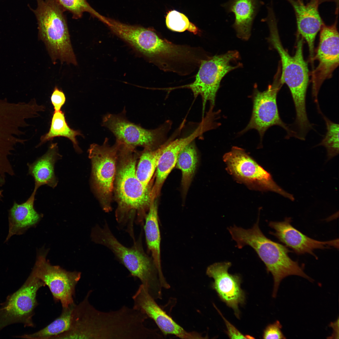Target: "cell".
I'll return each mask as SVG.
<instances>
[{
	"label": "cell",
	"instance_id": "obj_1",
	"mask_svg": "<svg viewBox=\"0 0 339 339\" xmlns=\"http://www.w3.org/2000/svg\"><path fill=\"white\" fill-rule=\"evenodd\" d=\"M135 149L120 143L115 180L118 204L116 217L120 225L144 223L151 202L152 186H144L136 174Z\"/></svg>",
	"mask_w": 339,
	"mask_h": 339
},
{
	"label": "cell",
	"instance_id": "obj_2",
	"mask_svg": "<svg viewBox=\"0 0 339 339\" xmlns=\"http://www.w3.org/2000/svg\"><path fill=\"white\" fill-rule=\"evenodd\" d=\"M92 240L109 249L128 270L131 276L138 278L149 294L155 300L162 298V289L170 286L159 272L152 257L144 250L141 239L127 247L114 235L105 221L103 226L96 224L92 229Z\"/></svg>",
	"mask_w": 339,
	"mask_h": 339
},
{
	"label": "cell",
	"instance_id": "obj_3",
	"mask_svg": "<svg viewBox=\"0 0 339 339\" xmlns=\"http://www.w3.org/2000/svg\"><path fill=\"white\" fill-rule=\"evenodd\" d=\"M259 223L258 218L251 229H245L234 225L228 229L237 243L236 246L241 249L248 245L252 248L265 264L267 271L272 274L274 280L272 297L276 296L281 281L288 276L297 275L310 280L298 262L289 257L288 253L290 251L266 237L260 230Z\"/></svg>",
	"mask_w": 339,
	"mask_h": 339
},
{
	"label": "cell",
	"instance_id": "obj_4",
	"mask_svg": "<svg viewBox=\"0 0 339 339\" xmlns=\"http://www.w3.org/2000/svg\"><path fill=\"white\" fill-rule=\"evenodd\" d=\"M270 35L268 40L278 53L282 65L280 80L288 87L295 106L296 117L295 123L302 126L309 122L306 107V96L309 81V70L303 52V38L297 35L295 53L290 56L281 43L276 19L270 17L266 21Z\"/></svg>",
	"mask_w": 339,
	"mask_h": 339
},
{
	"label": "cell",
	"instance_id": "obj_5",
	"mask_svg": "<svg viewBox=\"0 0 339 339\" xmlns=\"http://www.w3.org/2000/svg\"><path fill=\"white\" fill-rule=\"evenodd\" d=\"M37 7L31 9L36 17L38 37L44 43L54 63L77 65L71 43L64 11L54 0H36Z\"/></svg>",
	"mask_w": 339,
	"mask_h": 339
},
{
	"label": "cell",
	"instance_id": "obj_6",
	"mask_svg": "<svg viewBox=\"0 0 339 339\" xmlns=\"http://www.w3.org/2000/svg\"><path fill=\"white\" fill-rule=\"evenodd\" d=\"M240 55L236 50L229 51L220 55L208 57L201 61L195 79L192 83L180 87L190 89L196 98L201 95L203 111L207 101L211 110L215 104L217 92L222 78L231 71L241 67Z\"/></svg>",
	"mask_w": 339,
	"mask_h": 339
},
{
	"label": "cell",
	"instance_id": "obj_7",
	"mask_svg": "<svg viewBox=\"0 0 339 339\" xmlns=\"http://www.w3.org/2000/svg\"><path fill=\"white\" fill-rule=\"evenodd\" d=\"M119 147L118 142L116 141L115 144L110 146L108 138H105L102 145L93 143L88 150L91 163L93 187L106 212L112 209L111 199Z\"/></svg>",
	"mask_w": 339,
	"mask_h": 339
},
{
	"label": "cell",
	"instance_id": "obj_8",
	"mask_svg": "<svg viewBox=\"0 0 339 339\" xmlns=\"http://www.w3.org/2000/svg\"><path fill=\"white\" fill-rule=\"evenodd\" d=\"M229 173L238 182L249 188L271 191L293 201V196L274 180L270 174L259 165L243 149L233 146L223 156Z\"/></svg>",
	"mask_w": 339,
	"mask_h": 339
},
{
	"label": "cell",
	"instance_id": "obj_9",
	"mask_svg": "<svg viewBox=\"0 0 339 339\" xmlns=\"http://www.w3.org/2000/svg\"><path fill=\"white\" fill-rule=\"evenodd\" d=\"M272 83L267 89L260 92L255 88L252 94L253 110L250 121L239 134L252 129L257 130L262 141L266 131L273 126H279L287 133V138L295 136V133L280 117L277 102L278 93L283 84L280 80V71L278 68Z\"/></svg>",
	"mask_w": 339,
	"mask_h": 339
},
{
	"label": "cell",
	"instance_id": "obj_10",
	"mask_svg": "<svg viewBox=\"0 0 339 339\" xmlns=\"http://www.w3.org/2000/svg\"><path fill=\"white\" fill-rule=\"evenodd\" d=\"M45 283L32 271L23 286L7 299L0 309V330L12 323L20 322L33 327L32 318L38 303L37 291Z\"/></svg>",
	"mask_w": 339,
	"mask_h": 339
},
{
	"label": "cell",
	"instance_id": "obj_11",
	"mask_svg": "<svg viewBox=\"0 0 339 339\" xmlns=\"http://www.w3.org/2000/svg\"><path fill=\"white\" fill-rule=\"evenodd\" d=\"M46 253L38 254L32 271L49 288L55 302H60L62 309L75 304L73 297L81 273L66 270L51 265L46 259Z\"/></svg>",
	"mask_w": 339,
	"mask_h": 339
},
{
	"label": "cell",
	"instance_id": "obj_12",
	"mask_svg": "<svg viewBox=\"0 0 339 339\" xmlns=\"http://www.w3.org/2000/svg\"><path fill=\"white\" fill-rule=\"evenodd\" d=\"M337 19L331 25L324 23L320 30V41L314 60L319 64L311 73L312 94L315 102L318 104L317 96L320 87L326 79L331 77L339 64V34Z\"/></svg>",
	"mask_w": 339,
	"mask_h": 339
},
{
	"label": "cell",
	"instance_id": "obj_13",
	"mask_svg": "<svg viewBox=\"0 0 339 339\" xmlns=\"http://www.w3.org/2000/svg\"><path fill=\"white\" fill-rule=\"evenodd\" d=\"M125 108L117 114H107L103 118L102 126L108 129L116 140L133 149L140 146L153 149L161 138V128L148 130L129 121L126 116Z\"/></svg>",
	"mask_w": 339,
	"mask_h": 339
},
{
	"label": "cell",
	"instance_id": "obj_14",
	"mask_svg": "<svg viewBox=\"0 0 339 339\" xmlns=\"http://www.w3.org/2000/svg\"><path fill=\"white\" fill-rule=\"evenodd\" d=\"M133 307L152 319L165 335H174L182 339H203L201 333L188 332L176 323L158 304L142 284L132 295Z\"/></svg>",
	"mask_w": 339,
	"mask_h": 339
},
{
	"label": "cell",
	"instance_id": "obj_15",
	"mask_svg": "<svg viewBox=\"0 0 339 339\" xmlns=\"http://www.w3.org/2000/svg\"><path fill=\"white\" fill-rule=\"evenodd\" d=\"M231 265V262L228 261L215 263L207 267L206 274L214 279L213 288L221 300L233 309L236 317L239 318V305L244 304L245 296L240 288V277L228 272Z\"/></svg>",
	"mask_w": 339,
	"mask_h": 339
},
{
	"label": "cell",
	"instance_id": "obj_16",
	"mask_svg": "<svg viewBox=\"0 0 339 339\" xmlns=\"http://www.w3.org/2000/svg\"><path fill=\"white\" fill-rule=\"evenodd\" d=\"M291 218H286L282 222L271 221L269 226L275 232L270 234L275 236L281 242L292 249L297 254L308 253L317 256L313 252L315 249H323L330 246L338 248L339 239L321 241L311 238L293 227L290 223Z\"/></svg>",
	"mask_w": 339,
	"mask_h": 339
},
{
	"label": "cell",
	"instance_id": "obj_17",
	"mask_svg": "<svg viewBox=\"0 0 339 339\" xmlns=\"http://www.w3.org/2000/svg\"><path fill=\"white\" fill-rule=\"evenodd\" d=\"M103 23L138 53L149 60L151 58L159 36L153 30L106 17Z\"/></svg>",
	"mask_w": 339,
	"mask_h": 339
},
{
	"label": "cell",
	"instance_id": "obj_18",
	"mask_svg": "<svg viewBox=\"0 0 339 339\" xmlns=\"http://www.w3.org/2000/svg\"><path fill=\"white\" fill-rule=\"evenodd\" d=\"M295 12L297 34L306 41L313 66L315 56L314 43L316 36L324 22L319 14L318 0H310L305 4L303 0H286Z\"/></svg>",
	"mask_w": 339,
	"mask_h": 339
},
{
	"label": "cell",
	"instance_id": "obj_19",
	"mask_svg": "<svg viewBox=\"0 0 339 339\" xmlns=\"http://www.w3.org/2000/svg\"><path fill=\"white\" fill-rule=\"evenodd\" d=\"M206 130L202 123L191 134L177 139L163 145V150L156 170L155 180L152 187L151 198L154 200L159 195L167 176L175 166L179 154L187 145L201 135Z\"/></svg>",
	"mask_w": 339,
	"mask_h": 339
},
{
	"label": "cell",
	"instance_id": "obj_20",
	"mask_svg": "<svg viewBox=\"0 0 339 339\" xmlns=\"http://www.w3.org/2000/svg\"><path fill=\"white\" fill-rule=\"evenodd\" d=\"M34 190L28 199L24 202L18 204L15 202L10 209L8 217L9 230L5 242L14 235L24 234L29 229L36 226L42 215L38 213L34 208Z\"/></svg>",
	"mask_w": 339,
	"mask_h": 339
},
{
	"label": "cell",
	"instance_id": "obj_21",
	"mask_svg": "<svg viewBox=\"0 0 339 339\" xmlns=\"http://www.w3.org/2000/svg\"><path fill=\"white\" fill-rule=\"evenodd\" d=\"M62 157L57 143H51L45 153L29 165V173L35 180L34 189L37 190L45 185L53 188L57 186L58 180L55 175L54 166L56 161Z\"/></svg>",
	"mask_w": 339,
	"mask_h": 339
},
{
	"label": "cell",
	"instance_id": "obj_22",
	"mask_svg": "<svg viewBox=\"0 0 339 339\" xmlns=\"http://www.w3.org/2000/svg\"><path fill=\"white\" fill-rule=\"evenodd\" d=\"M259 5L258 0H230L224 4L227 11L235 15L233 27L239 38L248 40L250 38Z\"/></svg>",
	"mask_w": 339,
	"mask_h": 339
},
{
	"label": "cell",
	"instance_id": "obj_23",
	"mask_svg": "<svg viewBox=\"0 0 339 339\" xmlns=\"http://www.w3.org/2000/svg\"><path fill=\"white\" fill-rule=\"evenodd\" d=\"M144 229L148 249L159 272L163 275L161 257V236L158 206L156 199L152 201L144 220Z\"/></svg>",
	"mask_w": 339,
	"mask_h": 339
},
{
	"label": "cell",
	"instance_id": "obj_24",
	"mask_svg": "<svg viewBox=\"0 0 339 339\" xmlns=\"http://www.w3.org/2000/svg\"><path fill=\"white\" fill-rule=\"evenodd\" d=\"M80 136L84 137L81 132L78 130L71 128L68 124L64 113L61 110L54 111L51 118L49 131L42 136L40 143L37 147L40 146L46 142L52 140L56 137H64L69 139L72 143L73 147L78 153H81L82 150L79 147L76 137Z\"/></svg>",
	"mask_w": 339,
	"mask_h": 339
},
{
	"label": "cell",
	"instance_id": "obj_25",
	"mask_svg": "<svg viewBox=\"0 0 339 339\" xmlns=\"http://www.w3.org/2000/svg\"><path fill=\"white\" fill-rule=\"evenodd\" d=\"M198 163L196 147L191 142L180 153L175 166L182 173L181 186L183 193L187 191L195 174Z\"/></svg>",
	"mask_w": 339,
	"mask_h": 339
},
{
	"label": "cell",
	"instance_id": "obj_26",
	"mask_svg": "<svg viewBox=\"0 0 339 339\" xmlns=\"http://www.w3.org/2000/svg\"><path fill=\"white\" fill-rule=\"evenodd\" d=\"M162 150L163 145L153 149H144L141 153L136 174L138 180L145 187L150 184Z\"/></svg>",
	"mask_w": 339,
	"mask_h": 339
},
{
	"label": "cell",
	"instance_id": "obj_27",
	"mask_svg": "<svg viewBox=\"0 0 339 339\" xmlns=\"http://www.w3.org/2000/svg\"><path fill=\"white\" fill-rule=\"evenodd\" d=\"M74 304L68 308L62 309L60 315L44 328L32 334L24 335L20 337L28 339H53L65 332L69 328L71 314Z\"/></svg>",
	"mask_w": 339,
	"mask_h": 339
},
{
	"label": "cell",
	"instance_id": "obj_28",
	"mask_svg": "<svg viewBox=\"0 0 339 339\" xmlns=\"http://www.w3.org/2000/svg\"><path fill=\"white\" fill-rule=\"evenodd\" d=\"M326 126V132L317 146H324L327 152V161L339 153V125L333 122L322 114Z\"/></svg>",
	"mask_w": 339,
	"mask_h": 339
},
{
	"label": "cell",
	"instance_id": "obj_29",
	"mask_svg": "<svg viewBox=\"0 0 339 339\" xmlns=\"http://www.w3.org/2000/svg\"><path fill=\"white\" fill-rule=\"evenodd\" d=\"M65 11L70 12L75 19L80 18L84 12H88L102 21L103 16L94 9L86 0H54Z\"/></svg>",
	"mask_w": 339,
	"mask_h": 339
},
{
	"label": "cell",
	"instance_id": "obj_30",
	"mask_svg": "<svg viewBox=\"0 0 339 339\" xmlns=\"http://www.w3.org/2000/svg\"><path fill=\"white\" fill-rule=\"evenodd\" d=\"M166 24L167 28L173 31L183 32L187 30L195 35L199 33L198 28L190 22L186 16L175 10L168 13L166 17Z\"/></svg>",
	"mask_w": 339,
	"mask_h": 339
},
{
	"label": "cell",
	"instance_id": "obj_31",
	"mask_svg": "<svg viewBox=\"0 0 339 339\" xmlns=\"http://www.w3.org/2000/svg\"><path fill=\"white\" fill-rule=\"evenodd\" d=\"M282 326L279 321L267 326L264 330L263 335L264 339H285L282 332Z\"/></svg>",
	"mask_w": 339,
	"mask_h": 339
},
{
	"label": "cell",
	"instance_id": "obj_32",
	"mask_svg": "<svg viewBox=\"0 0 339 339\" xmlns=\"http://www.w3.org/2000/svg\"><path fill=\"white\" fill-rule=\"evenodd\" d=\"M51 100L54 110L59 111L65 104L66 98L63 91L56 86L51 94Z\"/></svg>",
	"mask_w": 339,
	"mask_h": 339
},
{
	"label": "cell",
	"instance_id": "obj_33",
	"mask_svg": "<svg viewBox=\"0 0 339 339\" xmlns=\"http://www.w3.org/2000/svg\"><path fill=\"white\" fill-rule=\"evenodd\" d=\"M218 312L223 319L226 325L227 331V334L229 337L231 339H248L253 338L254 337L249 335L244 336L235 327L231 324L222 315L220 311L216 308Z\"/></svg>",
	"mask_w": 339,
	"mask_h": 339
},
{
	"label": "cell",
	"instance_id": "obj_34",
	"mask_svg": "<svg viewBox=\"0 0 339 339\" xmlns=\"http://www.w3.org/2000/svg\"><path fill=\"white\" fill-rule=\"evenodd\" d=\"M318 3L320 4L321 3L326 2H334L335 3L336 5V8L335 11V13L336 14H337L338 12V3L339 0H318Z\"/></svg>",
	"mask_w": 339,
	"mask_h": 339
},
{
	"label": "cell",
	"instance_id": "obj_35",
	"mask_svg": "<svg viewBox=\"0 0 339 339\" xmlns=\"http://www.w3.org/2000/svg\"><path fill=\"white\" fill-rule=\"evenodd\" d=\"M1 193L0 192V196H1Z\"/></svg>",
	"mask_w": 339,
	"mask_h": 339
}]
</instances>
